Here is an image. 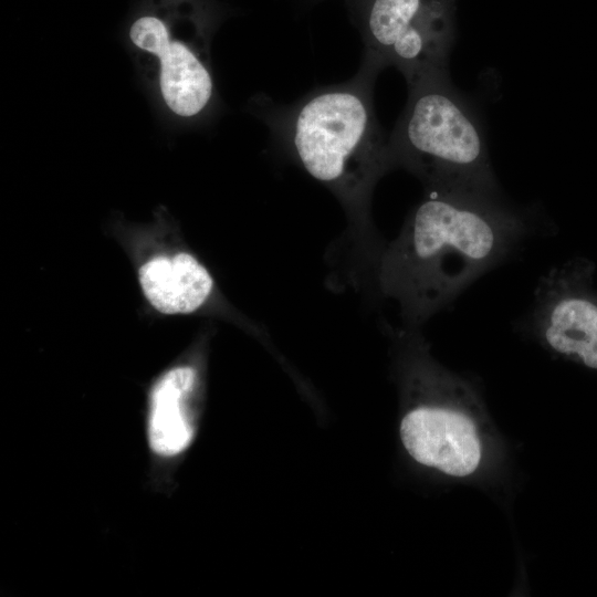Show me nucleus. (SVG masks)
<instances>
[{"label":"nucleus","instance_id":"nucleus-1","mask_svg":"<svg viewBox=\"0 0 597 597\" xmlns=\"http://www.w3.org/2000/svg\"><path fill=\"white\" fill-rule=\"evenodd\" d=\"M533 228L530 213L502 198L425 190L385 245L371 281L398 305L402 327L419 329L509 258Z\"/></svg>","mask_w":597,"mask_h":597},{"label":"nucleus","instance_id":"nucleus-2","mask_svg":"<svg viewBox=\"0 0 597 597\" xmlns=\"http://www.w3.org/2000/svg\"><path fill=\"white\" fill-rule=\"evenodd\" d=\"M379 70L364 62L349 81L316 88L264 115L285 153L341 202L347 218L350 277L371 281L385 248L371 218L378 180L392 166L377 121L373 87Z\"/></svg>","mask_w":597,"mask_h":597},{"label":"nucleus","instance_id":"nucleus-3","mask_svg":"<svg viewBox=\"0 0 597 597\" xmlns=\"http://www.w3.org/2000/svg\"><path fill=\"white\" fill-rule=\"evenodd\" d=\"M408 88L406 107L388 136L392 169L408 170L425 190L502 198L482 126L449 73Z\"/></svg>","mask_w":597,"mask_h":597},{"label":"nucleus","instance_id":"nucleus-4","mask_svg":"<svg viewBox=\"0 0 597 597\" xmlns=\"http://www.w3.org/2000/svg\"><path fill=\"white\" fill-rule=\"evenodd\" d=\"M364 62L394 66L408 86L448 71L454 40L451 0H364Z\"/></svg>","mask_w":597,"mask_h":597},{"label":"nucleus","instance_id":"nucleus-5","mask_svg":"<svg viewBox=\"0 0 597 597\" xmlns=\"http://www.w3.org/2000/svg\"><path fill=\"white\" fill-rule=\"evenodd\" d=\"M423 369L433 400L411 407L400 422V439L418 463L452 478L476 472L483 458L480 432L468 405L471 388L460 378L432 366L427 345Z\"/></svg>","mask_w":597,"mask_h":597},{"label":"nucleus","instance_id":"nucleus-6","mask_svg":"<svg viewBox=\"0 0 597 597\" xmlns=\"http://www.w3.org/2000/svg\"><path fill=\"white\" fill-rule=\"evenodd\" d=\"M129 39L156 57L160 95L174 115L197 119L210 111L216 88L205 23L181 36L172 34L161 19L144 15L132 24Z\"/></svg>","mask_w":597,"mask_h":597},{"label":"nucleus","instance_id":"nucleus-7","mask_svg":"<svg viewBox=\"0 0 597 597\" xmlns=\"http://www.w3.org/2000/svg\"><path fill=\"white\" fill-rule=\"evenodd\" d=\"M528 325L546 349L597 369V303L577 291L575 274L556 269L540 279Z\"/></svg>","mask_w":597,"mask_h":597},{"label":"nucleus","instance_id":"nucleus-8","mask_svg":"<svg viewBox=\"0 0 597 597\" xmlns=\"http://www.w3.org/2000/svg\"><path fill=\"white\" fill-rule=\"evenodd\" d=\"M198 369L180 365L165 371L153 385L147 402L145 436L157 463L179 460L192 444L198 430Z\"/></svg>","mask_w":597,"mask_h":597},{"label":"nucleus","instance_id":"nucleus-9","mask_svg":"<svg viewBox=\"0 0 597 597\" xmlns=\"http://www.w3.org/2000/svg\"><path fill=\"white\" fill-rule=\"evenodd\" d=\"M139 282L149 303L166 314L191 313L213 292L209 271L186 252L151 259L140 266Z\"/></svg>","mask_w":597,"mask_h":597}]
</instances>
